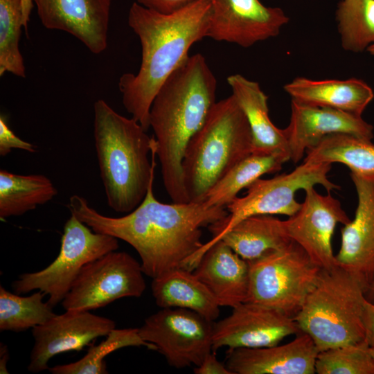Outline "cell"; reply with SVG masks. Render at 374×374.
<instances>
[{
	"label": "cell",
	"mask_w": 374,
	"mask_h": 374,
	"mask_svg": "<svg viewBox=\"0 0 374 374\" xmlns=\"http://www.w3.org/2000/svg\"><path fill=\"white\" fill-rule=\"evenodd\" d=\"M150 181L142 202L126 215L113 217L98 213L78 195L69 198L71 214L93 231L122 240L141 258L144 274L152 279L175 269H186L189 258L199 249L202 229L224 219L226 208L205 202L166 204L157 200Z\"/></svg>",
	"instance_id": "obj_1"
},
{
	"label": "cell",
	"mask_w": 374,
	"mask_h": 374,
	"mask_svg": "<svg viewBox=\"0 0 374 374\" xmlns=\"http://www.w3.org/2000/svg\"><path fill=\"white\" fill-rule=\"evenodd\" d=\"M211 14L209 0H194L170 13H161L134 2L129 26L138 36L141 62L136 74L119 79L123 105L146 131L150 109L165 80L189 56L190 47L207 37Z\"/></svg>",
	"instance_id": "obj_2"
},
{
	"label": "cell",
	"mask_w": 374,
	"mask_h": 374,
	"mask_svg": "<svg viewBox=\"0 0 374 374\" xmlns=\"http://www.w3.org/2000/svg\"><path fill=\"white\" fill-rule=\"evenodd\" d=\"M217 80L204 56L189 55L162 84L150 109L164 188L175 203H187L182 159L186 148L215 104Z\"/></svg>",
	"instance_id": "obj_3"
},
{
	"label": "cell",
	"mask_w": 374,
	"mask_h": 374,
	"mask_svg": "<svg viewBox=\"0 0 374 374\" xmlns=\"http://www.w3.org/2000/svg\"><path fill=\"white\" fill-rule=\"evenodd\" d=\"M93 111L95 148L107 204L128 213L142 202L154 179L155 139L104 100L95 102Z\"/></svg>",
	"instance_id": "obj_4"
},
{
	"label": "cell",
	"mask_w": 374,
	"mask_h": 374,
	"mask_svg": "<svg viewBox=\"0 0 374 374\" xmlns=\"http://www.w3.org/2000/svg\"><path fill=\"white\" fill-rule=\"evenodd\" d=\"M253 150L249 124L234 96L216 102L183 157V179L189 202H204L210 189Z\"/></svg>",
	"instance_id": "obj_5"
},
{
	"label": "cell",
	"mask_w": 374,
	"mask_h": 374,
	"mask_svg": "<svg viewBox=\"0 0 374 374\" xmlns=\"http://www.w3.org/2000/svg\"><path fill=\"white\" fill-rule=\"evenodd\" d=\"M365 292L359 282L337 266L321 269L317 284L293 317L319 352L365 341Z\"/></svg>",
	"instance_id": "obj_6"
},
{
	"label": "cell",
	"mask_w": 374,
	"mask_h": 374,
	"mask_svg": "<svg viewBox=\"0 0 374 374\" xmlns=\"http://www.w3.org/2000/svg\"><path fill=\"white\" fill-rule=\"evenodd\" d=\"M332 164L303 161L289 173L271 179H258L248 188L246 194L236 197L227 206V215L208 228L212 238L204 243L188 260V265L196 266L204 253L237 223L256 215H284L292 216L301 207L296 193L315 185H321L328 193L341 187L328 177Z\"/></svg>",
	"instance_id": "obj_7"
},
{
	"label": "cell",
	"mask_w": 374,
	"mask_h": 374,
	"mask_svg": "<svg viewBox=\"0 0 374 374\" xmlns=\"http://www.w3.org/2000/svg\"><path fill=\"white\" fill-rule=\"evenodd\" d=\"M247 262L249 291L245 302L270 307L291 317L301 310L321 271L293 240Z\"/></svg>",
	"instance_id": "obj_8"
},
{
	"label": "cell",
	"mask_w": 374,
	"mask_h": 374,
	"mask_svg": "<svg viewBox=\"0 0 374 374\" xmlns=\"http://www.w3.org/2000/svg\"><path fill=\"white\" fill-rule=\"evenodd\" d=\"M118 239L95 232L75 215L64 226L61 247L57 258L44 269L22 274L12 288L19 294L39 290L48 296L53 308L62 303L82 269L103 255L116 251Z\"/></svg>",
	"instance_id": "obj_9"
},
{
	"label": "cell",
	"mask_w": 374,
	"mask_h": 374,
	"mask_svg": "<svg viewBox=\"0 0 374 374\" xmlns=\"http://www.w3.org/2000/svg\"><path fill=\"white\" fill-rule=\"evenodd\" d=\"M141 265L113 251L87 264L62 301L65 310H95L124 297H140L146 285Z\"/></svg>",
	"instance_id": "obj_10"
},
{
	"label": "cell",
	"mask_w": 374,
	"mask_h": 374,
	"mask_svg": "<svg viewBox=\"0 0 374 374\" xmlns=\"http://www.w3.org/2000/svg\"><path fill=\"white\" fill-rule=\"evenodd\" d=\"M213 325L194 311L168 308L147 317L139 332L170 366L183 368L199 366L213 351Z\"/></svg>",
	"instance_id": "obj_11"
},
{
	"label": "cell",
	"mask_w": 374,
	"mask_h": 374,
	"mask_svg": "<svg viewBox=\"0 0 374 374\" xmlns=\"http://www.w3.org/2000/svg\"><path fill=\"white\" fill-rule=\"evenodd\" d=\"M304 190L305 196L300 208L285 220L287 234L315 265L331 270L339 266L332 246L335 226L338 223L345 225L351 220L330 193L321 195L314 187Z\"/></svg>",
	"instance_id": "obj_12"
},
{
	"label": "cell",
	"mask_w": 374,
	"mask_h": 374,
	"mask_svg": "<svg viewBox=\"0 0 374 374\" xmlns=\"http://www.w3.org/2000/svg\"><path fill=\"white\" fill-rule=\"evenodd\" d=\"M300 332L293 317L280 310L243 302L232 308L228 317L213 323L212 350L272 346Z\"/></svg>",
	"instance_id": "obj_13"
},
{
	"label": "cell",
	"mask_w": 374,
	"mask_h": 374,
	"mask_svg": "<svg viewBox=\"0 0 374 374\" xmlns=\"http://www.w3.org/2000/svg\"><path fill=\"white\" fill-rule=\"evenodd\" d=\"M211 14L207 37L248 48L276 37L289 17L278 7L260 0H209Z\"/></svg>",
	"instance_id": "obj_14"
},
{
	"label": "cell",
	"mask_w": 374,
	"mask_h": 374,
	"mask_svg": "<svg viewBox=\"0 0 374 374\" xmlns=\"http://www.w3.org/2000/svg\"><path fill=\"white\" fill-rule=\"evenodd\" d=\"M116 328L112 319L87 310H66L32 328L34 345L28 370L37 373L48 369V362L57 355L80 350L99 337Z\"/></svg>",
	"instance_id": "obj_15"
},
{
	"label": "cell",
	"mask_w": 374,
	"mask_h": 374,
	"mask_svg": "<svg viewBox=\"0 0 374 374\" xmlns=\"http://www.w3.org/2000/svg\"><path fill=\"white\" fill-rule=\"evenodd\" d=\"M290 160L299 162L306 151L326 136L348 134L371 141L373 127L361 116L329 107H318L292 99L291 116L283 129Z\"/></svg>",
	"instance_id": "obj_16"
},
{
	"label": "cell",
	"mask_w": 374,
	"mask_h": 374,
	"mask_svg": "<svg viewBox=\"0 0 374 374\" xmlns=\"http://www.w3.org/2000/svg\"><path fill=\"white\" fill-rule=\"evenodd\" d=\"M357 194L355 217L341 230L338 265L352 275L365 294L374 281V180L350 172Z\"/></svg>",
	"instance_id": "obj_17"
},
{
	"label": "cell",
	"mask_w": 374,
	"mask_h": 374,
	"mask_svg": "<svg viewBox=\"0 0 374 374\" xmlns=\"http://www.w3.org/2000/svg\"><path fill=\"white\" fill-rule=\"evenodd\" d=\"M43 26L66 32L94 54L107 46L111 0H31Z\"/></svg>",
	"instance_id": "obj_18"
},
{
	"label": "cell",
	"mask_w": 374,
	"mask_h": 374,
	"mask_svg": "<svg viewBox=\"0 0 374 374\" xmlns=\"http://www.w3.org/2000/svg\"><path fill=\"white\" fill-rule=\"evenodd\" d=\"M319 353L311 337L300 332L283 345L228 348L224 364L231 374H314Z\"/></svg>",
	"instance_id": "obj_19"
},
{
	"label": "cell",
	"mask_w": 374,
	"mask_h": 374,
	"mask_svg": "<svg viewBox=\"0 0 374 374\" xmlns=\"http://www.w3.org/2000/svg\"><path fill=\"white\" fill-rule=\"evenodd\" d=\"M208 288L220 306L233 308L247 299L248 262L224 242L213 244L193 270Z\"/></svg>",
	"instance_id": "obj_20"
},
{
	"label": "cell",
	"mask_w": 374,
	"mask_h": 374,
	"mask_svg": "<svg viewBox=\"0 0 374 374\" xmlns=\"http://www.w3.org/2000/svg\"><path fill=\"white\" fill-rule=\"evenodd\" d=\"M292 99L308 105L329 107L362 116L374 98L372 88L357 78L314 80L297 77L285 84Z\"/></svg>",
	"instance_id": "obj_21"
},
{
	"label": "cell",
	"mask_w": 374,
	"mask_h": 374,
	"mask_svg": "<svg viewBox=\"0 0 374 374\" xmlns=\"http://www.w3.org/2000/svg\"><path fill=\"white\" fill-rule=\"evenodd\" d=\"M227 82L249 124L253 137V152H283L290 155L284 130L271 122L269 116L268 96L260 84L240 74L229 75Z\"/></svg>",
	"instance_id": "obj_22"
},
{
	"label": "cell",
	"mask_w": 374,
	"mask_h": 374,
	"mask_svg": "<svg viewBox=\"0 0 374 374\" xmlns=\"http://www.w3.org/2000/svg\"><path fill=\"white\" fill-rule=\"evenodd\" d=\"M152 296L161 308L190 310L213 322L220 315V305L193 271L178 268L152 279Z\"/></svg>",
	"instance_id": "obj_23"
},
{
	"label": "cell",
	"mask_w": 374,
	"mask_h": 374,
	"mask_svg": "<svg viewBox=\"0 0 374 374\" xmlns=\"http://www.w3.org/2000/svg\"><path fill=\"white\" fill-rule=\"evenodd\" d=\"M220 240L224 242L247 261L282 249L292 241L287 234L285 220L272 215L246 217L233 226Z\"/></svg>",
	"instance_id": "obj_24"
},
{
	"label": "cell",
	"mask_w": 374,
	"mask_h": 374,
	"mask_svg": "<svg viewBox=\"0 0 374 374\" xmlns=\"http://www.w3.org/2000/svg\"><path fill=\"white\" fill-rule=\"evenodd\" d=\"M290 160L283 152H251L229 170L208 192L204 202L210 206H226L239 192L265 174L279 171Z\"/></svg>",
	"instance_id": "obj_25"
},
{
	"label": "cell",
	"mask_w": 374,
	"mask_h": 374,
	"mask_svg": "<svg viewBox=\"0 0 374 374\" xmlns=\"http://www.w3.org/2000/svg\"><path fill=\"white\" fill-rule=\"evenodd\" d=\"M303 161L341 163L364 179L374 180V144L371 141L348 134L326 136L306 151Z\"/></svg>",
	"instance_id": "obj_26"
},
{
	"label": "cell",
	"mask_w": 374,
	"mask_h": 374,
	"mask_svg": "<svg viewBox=\"0 0 374 374\" xmlns=\"http://www.w3.org/2000/svg\"><path fill=\"white\" fill-rule=\"evenodd\" d=\"M57 194L43 175H17L0 170V219L19 216L51 201Z\"/></svg>",
	"instance_id": "obj_27"
},
{
	"label": "cell",
	"mask_w": 374,
	"mask_h": 374,
	"mask_svg": "<svg viewBox=\"0 0 374 374\" xmlns=\"http://www.w3.org/2000/svg\"><path fill=\"white\" fill-rule=\"evenodd\" d=\"M45 294L37 290L27 296L12 293L0 286V330L21 332L42 325L55 314Z\"/></svg>",
	"instance_id": "obj_28"
},
{
	"label": "cell",
	"mask_w": 374,
	"mask_h": 374,
	"mask_svg": "<svg viewBox=\"0 0 374 374\" xmlns=\"http://www.w3.org/2000/svg\"><path fill=\"white\" fill-rule=\"evenodd\" d=\"M335 15L344 50L362 53L374 42V0H341Z\"/></svg>",
	"instance_id": "obj_29"
},
{
	"label": "cell",
	"mask_w": 374,
	"mask_h": 374,
	"mask_svg": "<svg viewBox=\"0 0 374 374\" xmlns=\"http://www.w3.org/2000/svg\"><path fill=\"white\" fill-rule=\"evenodd\" d=\"M128 346H145L156 350L152 344L145 342L140 336L139 328L113 329L105 340L93 345L79 360L66 364L49 367L52 374H107L105 358L118 349Z\"/></svg>",
	"instance_id": "obj_30"
},
{
	"label": "cell",
	"mask_w": 374,
	"mask_h": 374,
	"mask_svg": "<svg viewBox=\"0 0 374 374\" xmlns=\"http://www.w3.org/2000/svg\"><path fill=\"white\" fill-rule=\"evenodd\" d=\"M22 27L26 28L22 1L0 0L1 76L6 72L21 78L26 76V67L19 50Z\"/></svg>",
	"instance_id": "obj_31"
},
{
	"label": "cell",
	"mask_w": 374,
	"mask_h": 374,
	"mask_svg": "<svg viewBox=\"0 0 374 374\" xmlns=\"http://www.w3.org/2000/svg\"><path fill=\"white\" fill-rule=\"evenodd\" d=\"M318 374H374V359L366 341L319 353Z\"/></svg>",
	"instance_id": "obj_32"
},
{
	"label": "cell",
	"mask_w": 374,
	"mask_h": 374,
	"mask_svg": "<svg viewBox=\"0 0 374 374\" xmlns=\"http://www.w3.org/2000/svg\"><path fill=\"white\" fill-rule=\"evenodd\" d=\"M12 149H19L29 152H35V145L18 137L10 128L6 117L0 116V155L4 157Z\"/></svg>",
	"instance_id": "obj_33"
},
{
	"label": "cell",
	"mask_w": 374,
	"mask_h": 374,
	"mask_svg": "<svg viewBox=\"0 0 374 374\" xmlns=\"http://www.w3.org/2000/svg\"><path fill=\"white\" fill-rule=\"evenodd\" d=\"M194 0H136L139 4L161 13H170Z\"/></svg>",
	"instance_id": "obj_34"
},
{
	"label": "cell",
	"mask_w": 374,
	"mask_h": 374,
	"mask_svg": "<svg viewBox=\"0 0 374 374\" xmlns=\"http://www.w3.org/2000/svg\"><path fill=\"white\" fill-rule=\"evenodd\" d=\"M214 353H209L199 366L194 367L195 374H231L226 364L217 360Z\"/></svg>",
	"instance_id": "obj_35"
},
{
	"label": "cell",
	"mask_w": 374,
	"mask_h": 374,
	"mask_svg": "<svg viewBox=\"0 0 374 374\" xmlns=\"http://www.w3.org/2000/svg\"><path fill=\"white\" fill-rule=\"evenodd\" d=\"M365 341L369 346H374V303L365 299L363 310Z\"/></svg>",
	"instance_id": "obj_36"
},
{
	"label": "cell",
	"mask_w": 374,
	"mask_h": 374,
	"mask_svg": "<svg viewBox=\"0 0 374 374\" xmlns=\"http://www.w3.org/2000/svg\"><path fill=\"white\" fill-rule=\"evenodd\" d=\"M0 373H8L7 363L9 359V353L7 346L1 343L0 344Z\"/></svg>",
	"instance_id": "obj_37"
},
{
	"label": "cell",
	"mask_w": 374,
	"mask_h": 374,
	"mask_svg": "<svg viewBox=\"0 0 374 374\" xmlns=\"http://www.w3.org/2000/svg\"><path fill=\"white\" fill-rule=\"evenodd\" d=\"M23 7L24 19L26 28L27 29L28 23L30 19V15L33 6V3L31 0H21Z\"/></svg>",
	"instance_id": "obj_38"
},
{
	"label": "cell",
	"mask_w": 374,
	"mask_h": 374,
	"mask_svg": "<svg viewBox=\"0 0 374 374\" xmlns=\"http://www.w3.org/2000/svg\"><path fill=\"white\" fill-rule=\"evenodd\" d=\"M365 296L367 300L374 303V281L373 282L368 292L366 293Z\"/></svg>",
	"instance_id": "obj_39"
},
{
	"label": "cell",
	"mask_w": 374,
	"mask_h": 374,
	"mask_svg": "<svg viewBox=\"0 0 374 374\" xmlns=\"http://www.w3.org/2000/svg\"><path fill=\"white\" fill-rule=\"evenodd\" d=\"M366 51L372 55H374V42L371 44L366 49Z\"/></svg>",
	"instance_id": "obj_40"
},
{
	"label": "cell",
	"mask_w": 374,
	"mask_h": 374,
	"mask_svg": "<svg viewBox=\"0 0 374 374\" xmlns=\"http://www.w3.org/2000/svg\"><path fill=\"white\" fill-rule=\"evenodd\" d=\"M370 352H371V354L374 359V346H370Z\"/></svg>",
	"instance_id": "obj_41"
}]
</instances>
